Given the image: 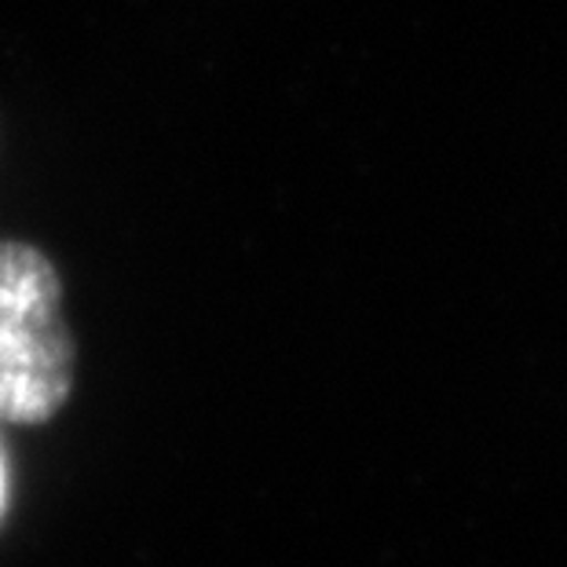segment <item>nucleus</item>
Here are the masks:
<instances>
[{"instance_id": "obj_2", "label": "nucleus", "mask_w": 567, "mask_h": 567, "mask_svg": "<svg viewBox=\"0 0 567 567\" xmlns=\"http://www.w3.org/2000/svg\"><path fill=\"white\" fill-rule=\"evenodd\" d=\"M0 494H4V476H0Z\"/></svg>"}, {"instance_id": "obj_1", "label": "nucleus", "mask_w": 567, "mask_h": 567, "mask_svg": "<svg viewBox=\"0 0 567 567\" xmlns=\"http://www.w3.org/2000/svg\"><path fill=\"white\" fill-rule=\"evenodd\" d=\"M78 355L55 264L0 238V421L44 425L66 406Z\"/></svg>"}]
</instances>
